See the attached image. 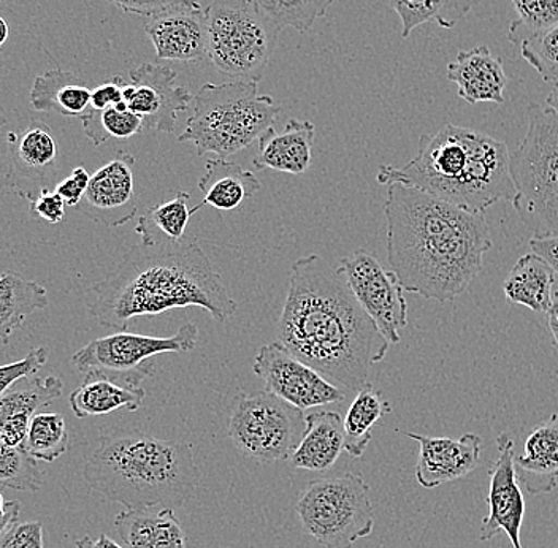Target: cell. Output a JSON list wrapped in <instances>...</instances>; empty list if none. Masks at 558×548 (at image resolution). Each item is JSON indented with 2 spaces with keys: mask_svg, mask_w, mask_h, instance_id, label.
<instances>
[{
  "mask_svg": "<svg viewBox=\"0 0 558 548\" xmlns=\"http://www.w3.org/2000/svg\"><path fill=\"white\" fill-rule=\"evenodd\" d=\"M282 348L344 389H364L369 369L390 344L349 288L343 271L317 254L289 271L288 295L278 320Z\"/></svg>",
  "mask_w": 558,
  "mask_h": 548,
  "instance_id": "1",
  "label": "cell"
},
{
  "mask_svg": "<svg viewBox=\"0 0 558 548\" xmlns=\"http://www.w3.org/2000/svg\"><path fill=\"white\" fill-rule=\"evenodd\" d=\"M387 260L404 292L448 303L463 295L494 246L484 212H470L403 184L384 204Z\"/></svg>",
  "mask_w": 558,
  "mask_h": 548,
  "instance_id": "2",
  "label": "cell"
},
{
  "mask_svg": "<svg viewBox=\"0 0 558 548\" xmlns=\"http://www.w3.org/2000/svg\"><path fill=\"white\" fill-rule=\"evenodd\" d=\"M90 295L94 319L118 331L128 330L134 317L170 309L195 306L221 324L239 309L195 240L137 244L107 278L93 285Z\"/></svg>",
  "mask_w": 558,
  "mask_h": 548,
  "instance_id": "3",
  "label": "cell"
},
{
  "mask_svg": "<svg viewBox=\"0 0 558 548\" xmlns=\"http://www.w3.org/2000/svg\"><path fill=\"white\" fill-rule=\"evenodd\" d=\"M509 160L511 153L500 139L446 124L434 135H422L417 155L407 166L379 167L376 180L386 186L418 188L465 211L486 215L497 202H514Z\"/></svg>",
  "mask_w": 558,
  "mask_h": 548,
  "instance_id": "4",
  "label": "cell"
},
{
  "mask_svg": "<svg viewBox=\"0 0 558 548\" xmlns=\"http://www.w3.org/2000/svg\"><path fill=\"white\" fill-rule=\"evenodd\" d=\"M83 474L93 490L125 509L180 508L201 482L190 445L143 433L102 436Z\"/></svg>",
  "mask_w": 558,
  "mask_h": 548,
  "instance_id": "5",
  "label": "cell"
},
{
  "mask_svg": "<svg viewBox=\"0 0 558 548\" xmlns=\"http://www.w3.org/2000/svg\"><path fill=\"white\" fill-rule=\"evenodd\" d=\"M192 114L178 142H190L198 156L219 159L236 155L274 127L281 108L260 96L256 82L205 85L192 100Z\"/></svg>",
  "mask_w": 558,
  "mask_h": 548,
  "instance_id": "6",
  "label": "cell"
},
{
  "mask_svg": "<svg viewBox=\"0 0 558 548\" xmlns=\"http://www.w3.org/2000/svg\"><path fill=\"white\" fill-rule=\"evenodd\" d=\"M515 198L512 202L533 239L558 236V114L533 105L525 138L509 160Z\"/></svg>",
  "mask_w": 558,
  "mask_h": 548,
  "instance_id": "7",
  "label": "cell"
},
{
  "mask_svg": "<svg viewBox=\"0 0 558 548\" xmlns=\"http://www.w3.org/2000/svg\"><path fill=\"white\" fill-rule=\"evenodd\" d=\"M205 13L213 65L233 82L259 83L277 48V27L250 0H211Z\"/></svg>",
  "mask_w": 558,
  "mask_h": 548,
  "instance_id": "8",
  "label": "cell"
},
{
  "mask_svg": "<svg viewBox=\"0 0 558 548\" xmlns=\"http://www.w3.org/2000/svg\"><path fill=\"white\" fill-rule=\"evenodd\" d=\"M295 509L305 532L326 548H352L375 528L369 485L362 474L310 482Z\"/></svg>",
  "mask_w": 558,
  "mask_h": 548,
  "instance_id": "9",
  "label": "cell"
},
{
  "mask_svg": "<svg viewBox=\"0 0 558 548\" xmlns=\"http://www.w3.org/2000/svg\"><path fill=\"white\" fill-rule=\"evenodd\" d=\"M306 431V417L277 394L262 390L233 400L229 436L239 452L260 464L291 459Z\"/></svg>",
  "mask_w": 558,
  "mask_h": 548,
  "instance_id": "10",
  "label": "cell"
},
{
  "mask_svg": "<svg viewBox=\"0 0 558 548\" xmlns=\"http://www.w3.org/2000/svg\"><path fill=\"white\" fill-rule=\"evenodd\" d=\"M197 341L198 330L194 324H184L167 338L118 331L87 343L73 354L72 363L83 375L97 373L125 386L142 387L146 377L155 375L153 357L190 352Z\"/></svg>",
  "mask_w": 558,
  "mask_h": 548,
  "instance_id": "11",
  "label": "cell"
},
{
  "mask_svg": "<svg viewBox=\"0 0 558 548\" xmlns=\"http://www.w3.org/2000/svg\"><path fill=\"white\" fill-rule=\"evenodd\" d=\"M340 270L387 343L399 344L400 331L408 326V303L397 275L386 270L378 257L365 249L344 257Z\"/></svg>",
  "mask_w": 558,
  "mask_h": 548,
  "instance_id": "12",
  "label": "cell"
},
{
  "mask_svg": "<svg viewBox=\"0 0 558 548\" xmlns=\"http://www.w3.org/2000/svg\"><path fill=\"white\" fill-rule=\"evenodd\" d=\"M253 372L264 380L267 392L300 411L347 400L343 390L279 343L262 345Z\"/></svg>",
  "mask_w": 558,
  "mask_h": 548,
  "instance_id": "13",
  "label": "cell"
},
{
  "mask_svg": "<svg viewBox=\"0 0 558 548\" xmlns=\"http://www.w3.org/2000/svg\"><path fill=\"white\" fill-rule=\"evenodd\" d=\"M122 100L143 120V127L172 134L178 114L190 108L194 97L177 85V72L167 65L143 64L132 70L131 83L122 87Z\"/></svg>",
  "mask_w": 558,
  "mask_h": 548,
  "instance_id": "14",
  "label": "cell"
},
{
  "mask_svg": "<svg viewBox=\"0 0 558 548\" xmlns=\"http://www.w3.org/2000/svg\"><path fill=\"white\" fill-rule=\"evenodd\" d=\"M497 459L488 470V514L481 525L483 543L505 533L512 547L523 548L521 528L525 515V499L514 466V441L508 433L497 438Z\"/></svg>",
  "mask_w": 558,
  "mask_h": 548,
  "instance_id": "15",
  "label": "cell"
},
{
  "mask_svg": "<svg viewBox=\"0 0 558 548\" xmlns=\"http://www.w3.org/2000/svg\"><path fill=\"white\" fill-rule=\"evenodd\" d=\"M9 142V173L5 186L20 197L34 200L50 181L59 162V145L50 125L33 121L20 132H12Z\"/></svg>",
  "mask_w": 558,
  "mask_h": 548,
  "instance_id": "16",
  "label": "cell"
},
{
  "mask_svg": "<svg viewBox=\"0 0 558 548\" xmlns=\"http://www.w3.org/2000/svg\"><path fill=\"white\" fill-rule=\"evenodd\" d=\"M78 208L90 221L107 227H120L132 221L137 212L135 157L117 151L110 162L90 174L89 186Z\"/></svg>",
  "mask_w": 558,
  "mask_h": 548,
  "instance_id": "17",
  "label": "cell"
},
{
  "mask_svg": "<svg viewBox=\"0 0 558 548\" xmlns=\"http://www.w3.org/2000/svg\"><path fill=\"white\" fill-rule=\"evenodd\" d=\"M403 435L418 445L416 479L427 490L463 479L481 462L483 439L474 433H466L459 439L432 438L417 433Z\"/></svg>",
  "mask_w": 558,
  "mask_h": 548,
  "instance_id": "18",
  "label": "cell"
},
{
  "mask_svg": "<svg viewBox=\"0 0 558 548\" xmlns=\"http://www.w3.org/2000/svg\"><path fill=\"white\" fill-rule=\"evenodd\" d=\"M145 33L159 61L198 62L208 56L205 9L174 10L148 17Z\"/></svg>",
  "mask_w": 558,
  "mask_h": 548,
  "instance_id": "19",
  "label": "cell"
},
{
  "mask_svg": "<svg viewBox=\"0 0 558 548\" xmlns=\"http://www.w3.org/2000/svg\"><path fill=\"white\" fill-rule=\"evenodd\" d=\"M448 80L457 86L459 97L469 103H505L509 78L504 61L495 58L487 47L460 51L448 65Z\"/></svg>",
  "mask_w": 558,
  "mask_h": 548,
  "instance_id": "20",
  "label": "cell"
},
{
  "mask_svg": "<svg viewBox=\"0 0 558 548\" xmlns=\"http://www.w3.org/2000/svg\"><path fill=\"white\" fill-rule=\"evenodd\" d=\"M518 479L529 494L556 490L558 482V412L530 433L522 455H514Z\"/></svg>",
  "mask_w": 558,
  "mask_h": 548,
  "instance_id": "21",
  "label": "cell"
},
{
  "mask_svg": "<svg viewBox=\"0 0 558 548\" xmlns=\"http://www.w3.org/2000/svg\"><path fill=\"white\" fill-rule=\"evenodd\" d=\"M313 145V122L289 120L282 132H278L274 125L260 135L259 153L254 157V167L279 173H305L312 166Z\"/></svg>",
  "mask_w": 558,
  "mask_h": 548,
  "instance_id": "22",
  "label": "cell"
},
{
  "mask_svg": "<svg viewBox=\"0 0 558 548\" xmlns=\"http://www.w3.org/2000/svg\"><path fill=\"white\" fill-rule=\"evenodd\" d=\"M344 450L343 417L340 412L316 411L306 415V431L291 455L296 470L326 473Z\"/></svg>",
  "mask_w": 558,
  "mask_h": 548,
  "instance_id": "23",
  "label": "cell"
},
{
  "mask_svg": "<svg viewBox=\"0 0 558 548\" xmlns=\"http://www.w3.org/2000/svg\"><path fill=\"white\" fill-rule=\"evenodd\" d=\"M125 548H186V534L174 509H125L114 520Z\"/></svg>",
  "mask_w": 558,
  "mask_h": 548,
  "instance_id": "24",
  "label": "cell"
},
{
  "mask_svg": "<svg viewBox=\"0 0 558 548\" xmlns=\"http://www.w3.org/2000/svg\"><path fill=\"white\" fill-rule=\"evenodd\" d=\"M142 387L125 386L97 373H87L85 380L70 393V410L78 418L99 417L121 410L137 411L145 401Z\"/></svg>",
  "mask_w": 558,
  "mask_h": 548,
  "instance_id": "25",
  "label": "cell"
},
{
  "mask_svg": "<svg viewBox=\"0 0 558 548\" xmlns=\"http://www.w3.org/2000/svg\"><path fill=\"white\" fill-rule=\"evenodd\" d=\"M504 291L512 305L547 313L558 292L556 270L538 254H525L506 278Z\"/></svg>",
  "mask_w": 558,
  "mask_h": 548,
  "instance_id": "26",
  "label": "cell"
},
{
  "mask_svg": "<svg viewBox=\"0 0 558 548\" xmlns=\"http://www.w3.org/2000/svg\"><path fill=\"white\" fill-rule=\"evenodd\" d=\"M93 90L72 72L48 70L34 80L29 103L35 111L59 113L65 118L82 120L90 110Z\"/></svg>",
  "mask_w": 558,
  "mask_h": 548,
  "instance_id": "27",
  "label": "cell"
},
{
  "mask_svg": "<svg viewBox=\"0 0 558 548\" xmlns=\"http://www.w3.org/2000/svg\"><path fill=\"white\" fill-rule=\"evenodd\" d=\"M204 194V205H211L218 211H233L260 191L256 174L247 172L239 163L226 159L208 160L204 176L198 180Z\"/></svg>",
  "mask_w": 558,
  "mask_h": 548,
  "instance_id": "28",
  "label": "cell"
},
{
  "mask_svg": "<svg viewBox=\"0 0 558 548\" xmlns=\"http://www.w3.org/2000/svg\"><path fill=\"white\" fill-rule=\"evenodd\" d=\"M48 306L47 289L24 279L15 271L0 276V341L9 344L10 338L24 326L38 309Z\"/></svg>",
  "mask_w": 558,
  "mask_h": 548,
  "instance_id": "29",
  "label": "cell"
},
{
  "mask_svg": "<svg viewBox=\"0 0 558 548\" xmlns=\"http://www.w3.org/2000/svg\"><path fill=\"white\" fill-rule=\"evenodd\" d=\"M389 412V401L379 390L373 389L372 383L359 390L343 418L344 452L352 459H361L372 441L373 427Z\"/></svg>",
  "mask_w": 558,
  "mask_h": 548,
  "instance_id": "30",
  "label": "cell"
},
{
  "mask_svg": "<svg viewBox=\"0 0 558 548\" xmlns=\"http://www.w3.org/2000/svg\"><path fill=\"white\" fill-rule=\"evenodd\" d=\"M481 0H390L401 21V37L408 38L422 24L436 23L442 29H453L465 20Z\"/></svg>",
  "mask_w": 558,
  "mask_h": 548,
  "instance_id": "31",
  "label": "cell"
},
{
  "mask_svg": "<svg viewBox=\"0 0 558 548\" xmlns=\"http://www.w3.org/2000/svg\"><path fill=\"white\" fill-rule=\"evenodd\" d=\"M64 390L61 377L37 375L23 377L0 394V427L16 415H35L41 407L50 406Z\"/></svg>",
  "mask_w": 558,
  "mask_h": 548,
  "instance_id": "32",
  "label": "cell"
},
{
  "mask_svg": "<svg viewBox=\"0 0 558 548\" xmlns=\"http://www.w3.org/2000/svg\"><path fill=\"white\" fill-rule=\"evenodd\" d=\"M191 216L190 194L178 192L172 200L149 208L138 219L135 232L142 236V243L145 244H155L160 240L178 243L184 240Z\"/></svg>",
  "mask_w": 558,
  "mask_h": 548,
  "instance_id": "33",
  "label": "cell"
},
{
  "mask_svg": "<svg viewBox=\"0 0 558 548\" xmlns=\"http://www.w3.org/2000/svg\"><path fill=\"white\" fill-rule=\"evenodd\" d=\"M262 16L281 33L286 27L308 33L319 17L326 16L335 0H250Z\"/></svg>",
  "mask_w": 558,
  "mask_h": 548,
  "instance_id": "34",
  "label": "cell"
},
{
  "mask_svg": "<svg viewBox=\"0 0 558 548\" xmlns=\"http://www.w3.org/2000/svg\"><path fill=\"white\" fill-rule=\"evenodd\" d=\"M70 439L68 424L61 414L37 412L27 431V452L38 462L54 463L69 450Z\"/></svg>",
  "mask_w": 558,
  "mask_h": 548,
  "instance_id": "35",
  "label": "cell"
},
{
  "mask_svg": "<svg viewBox=\"0 0 558 548\" xmlns=\"http://www.w3.org/2000/svg\"><path fill=\"white\" fill-rule=\"evenodd\" d=\"M26 447L9 446L0 438V485L16 491L40 490L45 473Z\"/></svg>",
  "mask_w": 558,
  "mask_h": 548,
  "instance_id": "36",
  "label": "cell"
},
{
  "mask_svg": "<svg viewBox=\"0 0 558 548\" xmlns=\"http://www.w3.org/2000/svg\"><path fill=\"white\" fill-rule=\"evenodd\" d=\"M518 20L508 27V40L521 48L523 41L558 26V0H512Z\"/></svg>",
  "mask_w": 558,
  "mask_h": 548,
  "instance_id": "37",
  "label": "cell"
},
{
  "mask_svg": "<svg viewBox=\"0 0 558 548\" xmlns=\"http://www.w3.org/2000/svg\"><path fill=\"white\" fill-rule=\"evenodd\" d=\"M83 131L94 146L104 145L110 138H131L142 132L143 120L131 110L108 107L105 110H93L82 118Z\"/></svg>",
  "mask_w": 558,
  "mask_h": 548,
  "instance_id": "38",
  "label": "cell"
},
{
  "mask_svg": "<svg viewBox=\"0 0 558 548\" xmlns=\"http://www.w3.org/2000/svg\"><path fill=\"white\" fill-rule=\"evenodd\" d=\"M521 54L544 82L558 83V26L523 41Z\"/></svg>",
  "mask_w": 558,
  "mask_h": 548,
  "instance_id": "39",
  "label": "cell"
},
{
  "mask_svg": "<svg viewBox=\"0 0 558 548\" xmlns=\"http://www.w3.org/2000/svg\"><path fill=\"white\" fill-rule=\"evenodd\" d=\"M111 5L132 15L153 17L174 10L202 9L198 0H107Z\"/></svg>",
  "mask_w": 558,
  "mask_h": 548,
  "instance_id": "40",
  "label": "cell"
},
{
  "mask_svg": "<svg viewBox=\"0 0 558 548\" xmlns=\"http://www.w3.org/2000/svg\"><path fill=\"white\" fill-rule=\"evenodd\" d=\"M47 361L48 349L35 348L23 361L0 365V394L5 393L13 383L23 379V377L37 375Z\"/></svg>",
  "mask_w": 558,
  "mask_h": 548,
  "instance_id": "41",
  "label": "cell"
},
{
  "mask_svg": "<svg viewBox=\"0 0 558 548\" xmlns=\"http://www.w3.org/2000/svg\"><path fill=\"white\" fill-rule=\"evenodd\" d=\"M0 548H45L40 522H16L2 537Z\"/></svg>",
  "mask_w": 558,
  "mask_h": 548,
  "instance_id": "42",
  "label": "cell"
},
{
  "mask_svg": "<svg viewBox=\"0 0 558 548\" xmlns=\"http://www.w3.org/2000/svg\"><path fill=\"white\" fill-rule=\"evenodd\" d=\"M65 202L61 195L50 188H41L37 197L31 200V212L35 218L48 223H59L64 221Z\"/></svg>",
  "mask_w": 558,
  "mask_h": 548,
  "instance_id": "43",
  "label": "cell"
},
{
  "mask_svg": "<svg viewBox=\"0 0 558 548\" xmlns=\"http://www.w3.org/2000/svg\"><path fill=\"white\" fill-rule=\"evenodd\" d=\"M90 174L85 167H76L72 170L69 178L62 180L56 186V192L64 198L65 205L78 206L85 197L87 186H89Z\"/></svg>",
  "mask_w": 558,
  "mask_h": 548,
  "instance_id": "44",
  "label": "cell"
},
{
  "mask_svg": "<svg viewBox=\"0 0 558 548\" xmlns=\"http://www.w3.org/2000/svg\"><path fill=\"white\" fill-rule=\"evenodd\" d=\"M125 83L121 76L107 80L102 85L94 87L93 96H90V108L93 110H105L108 107L122 102V87Z\"/></svg>",
  "mask_w": 558,
  "mask_h": 548,
  "instance_id": "45",
  "label": "cell"
},
{
  "mask_svg": "<svg viewBox=\"0 0 558 548\" xmlns=\"http://www.w3.org/2000/svg\"><path fill=\"white\" fill-rule=\"evenodd\" d=\"M530 247H532V253L543 257L558 275V236L532 239L530 240Z\"/></svg>",
  "mask_w": 558,
  "mask_h": 548,
  "instance_id": "46",
  "label": "cell"
},
{
  "mask_svg": "<svg viewBox=\"0 0 558 548\" xmlns=\"http://www.w3.org/2000/svg\"><path fill=\"white\" fill-rule=\"evenodd\" d=\"M21 514L20 501H7L0 494V537L3 536L17 522Z\"/></svg>",
  "mask_w": 558,
  "mask_h": 548,
  "instance_id": "47",
  "label": "cell"
},
{
  "mask_svg": "<svg viewBox=\"0 0 558 548\" xmlns=\"http://www.w3.org/2000/svg\"><path fill=\"white\" fill-rule=\"evenodd\" d=\"M76 548H125L120 546L117 540L111 539L107 534H100L99 537L85 536L76 540Z\"/></svg>",
  "mask_w": 558,
  "mask_h": 548,
  "instance_id": "48",
  "label": "cell"
},
{
  "mask_svg": "<svg viewBox=\"0 0 558 548\" xmlns=\"http://www.w3.org/2000/svg\"><path fill=\"white\" fill-rule=\"evenodd\" d=\"M547 327H549L550 334H553L554 344L558 349V292L556 300H554L553 306L546 313Z\"/></svg>",
  "mask_w": 558,
  "mask_h": 548,
  "instance_id": "49",
  "label": "cell"
},
{
  "mask_svg": "<svg viewBox=\"0 0 558 548\" xmlns=\"http://www.w3.org/2000/svg\"><path fill=\"white\" fill-rule=\"evenodd\" d=\"M546 103L547 107L553 108L558 114V83L554 85L553 90H550L549 96H547Z\"/></svg>",
  "mask_w": 558,
  "mask_h": 548,
  "instance_id": "50",
  "label": "cell"
},
{
  "mask_svg": "<svg viewBox=\"0 0 558 548\" xmlns=\"http://www.w3.org/2000/svg\"><path fill=\"white\" fill-rule=\"evenodd\" d=\"M10 27L9 23H7L5 17L0 16V48L7 44L9 40Z\"/></svg>",
  "mask_w": 558,
  "mask_h": 548,
  "instance_id": "51",
  "label": "cell"
},
{
  "mask_svg": "<svg viewBox=\"0 0 558 548\" xmlns=\"http://www.w3.org/2000/svg\"><path fill=\"white\" fill-rule=\"evenodd\" d=\"M7 124V118L0 117V127Z\"/></svg>",
  "mask_w": 558,
  "mask_h": 548,
  "instance_id": "52",
  "label": "cell"
},
{
  "mask_svg": "<svg viewBox=\"0 0 558 548\" xmlns=\"http://www.w3.org/2000/svg\"><path fill=\"white\" fill-rule=\"evenodd\" d=\"M0 2H7V0H0Z\"/></svg>",
  "mask_w": 558,
  "mask_h": 548,
  "instance_id": "53",
  "label": "cell"
}]
</instances>
